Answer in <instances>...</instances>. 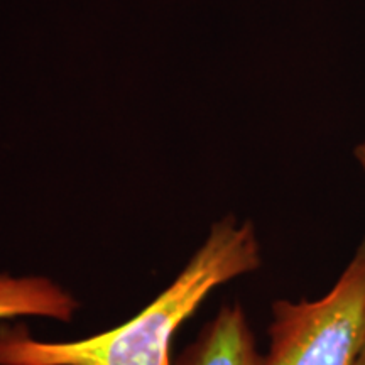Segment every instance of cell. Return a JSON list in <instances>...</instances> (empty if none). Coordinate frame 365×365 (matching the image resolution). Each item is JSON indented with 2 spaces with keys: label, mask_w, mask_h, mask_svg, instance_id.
<instances>
[{
  "label": "cell",
  "mask_w": 365,
  "mask_h": 365,
  "mask_svg": "<svg viewBox=\"0 0 365 365\" xmlns=\"http://www.w3.org/2000/svg\"><path fill=\"white\" fill-rule=\"evenodd\" d=\"M175 365H262V355L242 304H223L182 350Z\"/></svg>",
  "instance_id": "3957f363"
},
{
  "label": "cell",
  "mask_w": 365,
  "mask_h": 365,
  "mask_svg": "<svg viewBox=\"0 0 365 365\" xmlns=\"http://www.w3.org/2000/svg\"><path fill=\"white\" fill-rule=\"evenodd\" d=\"M365 330V239L327 294L277 299L262 365H357Z\"/></svg>",
  "instance_id": "7a4b0ae2"
},
{
  "label": "cell",
  "mask_w": 365,
  "mask_h": 365,
  "mask_svg": "<svg viewBox=\"0 0 365 365\" xmlns=\"http://www.w3.org/2000/svg\"><path fill=\"white\" fill-rule=\"evenodd\" d=\"M357 365H365V330H364V341H362V349H360Z\"/></svg>",
  "instance_id": "8992f818"
},
{
  "label": "cell",
  "mask_w": 365,
  "mask_h": 365,
  "mask_svg": "<svg viewBox=\"0 0 365 365\" xmlns=\"http://www.w3.org/2000/svg\"><path fill=\"white\" fill-rule=\"evenodd\" d=\"M261 264L252 223L223 217L171 284L110 330L76 340H43L24 325L0 323V365H175L171 346L178 330L217 287L255 272Z\"/></svg>",
  "instance_id": "6da1fadb"
},
{
  "label": "cell",
  "mask_w": 365,
  "mask_h": 365,
  "mask_svg": "<svg viewBox=\"0 0 365 365\" xmlns=\"http://www.w3.org/2000/svg\"><path fill=\"white\" fill-rule=\"evenodd\" d=\"M80 308L78 298L53 277L0 271V323L21 318L70 323Z\"/></svg>",
  "instance_id": "277c9868"
},
{
  "label": "cell",
  "mask_w": 365,
  "mask_h": 365,
  "mask_svg": "<svg viewBox=\"0 0 365 365\" xmlns=\"http://www.w3.org/2000/svg\"><path fill=\"white\" fill-rule=\"evenodd\" d=\"M354 158H355V163H357V166L360 168V171H362V175L365 176V137L357 145H355Z\"/></svg>",
  "instance_id": "5b68a950"
}]
</instances>
